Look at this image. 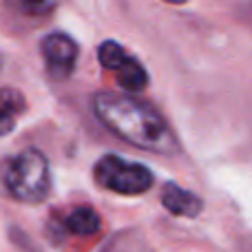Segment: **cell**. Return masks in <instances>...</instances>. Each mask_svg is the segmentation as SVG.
Segmentation results:
<instances>
[{
    "label": "cell",
    "instance_id": "cell-1",
    "mask_svg": "<svg viewBox=\"0 0 252 252\" xmlns=\"http://www.w3.org/2000/svg\"><path fill=\"white\" fill-rule=\"evenodd\" d=\"M91 109L111 133L133 144L135 148L157 155H177L182 151L173 126L151 102H144L128 93L106 91L93 95Z\"/></svg>",
    "mask_w": 252,
    "mask_h": 252
},
{
    "label": "cell",
    "instance_id": "cell-2",
    "mask_svg": "<svg viewBox=\"0 0 252 252\" xmlns=\"http://www.w3.org/2000/svg\"><path fill=\"white\" fill-rule=\"evenodd\" d=\"M4 188L16 201L40 204L51 192V166L38 148H25L7 161Z\"/></svg>",
    "mask_w": 252,
    "mask_h": 252
},
{
    "label": "cell",
    "instance_id": "cell-3",
    "mask_svg": "<svg viewBox=\"0 0 252 252\" xmlns=\"http://www.w3.org/2000/svg\"><path fill=\"white\" fill-rule=\"evenodd\" d=\"M97 186L118 195H144L153 186V173L144 164L122 159L120 155H104L93 168Z\"/></svg>",
    "mask_w": 252,
    "mask_h": 252
},
{
    "label": "cell",
    "instance_id": "cell-4",
    "mask_svg": "<svg viewBox=\"0 0 252 252\" xmlns=\"http://www.w3.org/2000/svg\"><path fill=\"white\" fill-rule=\"evenodd\" d=\"M97 60L106 71H113L118 75V84L124 91H128V95L146 89L148 84L146 69L142 66V62L137 58H133L130 53L124 51L122 44L113 42V40L102 42L100 49H97Z\"/></svg>",
    "mask_w": 252,
    "mask_h": 252
},
{
    "label": "cell",
    "instance_id": "cell-5",
    "mask_svg": "<svg viewBox=\"0 0 252 252\" xmlns=\"http://www.w3.org/2000/svg\"><path fill=\"white\" fill-rule=\"evenodd\" d=\"M40 53L47 64V71L53 80H66L75 69L78 62V44L71 35L62 33V31H53L47 33L40 42Z\"/></svg>",
    "mask_w": 252,
    "mask_h": 252
},
{
    "label": "cell",
    "instance_id": "cell-6",
    "mask_svg": "<svg viewBox=\"0 0 252 252\" xmlns=\"http://www.w3.org/2000/svg\"><path fill=\"white\" fill-rule=\"evenodd\" d=\"M161 204H164V208L168 210V213L177 215V217H197V215L204 210V201H201L199 195L177 186L175 182L164 184Z\"/></svg>",
    "mask_w": 252,
    "mask_h": 252
},
{
    "label": "cell",
    "instance_id": "cell-7",
    "mask_svg": "<svg viewBox=\"0 0 252 252\" xmlns=\"http://www.w3.org/2000/svg\"><path fill=\"white\" fill-rule=\"evenodd\" d=\"M62 228L69 235H75V237H93L100 232L102 219L97 215V210H93L91 206H78V208L71 210L64 217Z\"/></svg>",
    "mask_w": 252,
    "mask_h": 252
},
{
    "label": "cell",
    "instance_id": "cell-8",
    "mask_svg": "<svg viewBox=\"0 0 252 252\" xmlns=\"http://www.w3.org/2000/svg\"><path fill=\"white\" fill-rule=\"evenodd\" d=\"M18 16L25 18H47L58 7V0H4Z\"/></svg>",
    "mask_w": 252,
    "mask_h": 252
},
{
    "label": "cell",
    "instance_id": "cell-9",
    "mask_svg": "<svg viewBox=\"0 0 252 252\" xmlns=\"http://www.w3.org/2000/svg\"><path fill=\"white\" fill-rule=\"evenodd\" d=\"M13 113H16V111L9 109L7 104L0 106V135L9 133V130L13 128V124H16V120H13Z\"/></svg>",
    "mask_w": 252,
    "mask_h": 252
},
{
    "label": "cell",
    "instance_id": "cell-10",
    "mask_svg": "<svg viewBox=\"0 0 252 252\" xmlns=\"http://www.w3.org/2000/svg\"><path fill=\"white\" fill-rule=\"evenodd\" d=\"M166 2H170V4H184L186 0H166Z\"/></svg>",
    "mask_w": 252,
    "mask_h": 252
}]
</instances>
